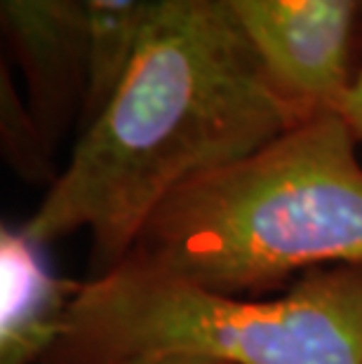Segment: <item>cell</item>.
Instances as JSON below:
<instances>
[{
	"mask_svg": "<svg viewBox=\"0 0 362 364\" xmlns=\"http://www.w3.org/2000/svg\"><path fill=\"white\" fill-rule=\"evenodd\" d=\"M299 122L223 0H160L66 169L21 228L43 247L85 228L102 275L176 188Z\"/></svg>",
	"mask_w": 362,
	"mask_h": 364,
	"instance_id": "6da1fadb",
	"label": "cell"
},
{
	"mask_svg": "<svg viewBox=\"0 0 362 364\" xmlns=\"http://www.w3.org/2000/svg\"><path fill=\"white\" fill-rule=\"evenodd\" d=\"M122 261L264 299L297 273L362 266V165L339 113L176 188Z\"/></svg>",
	"mask_w": 362,
	"mask_h": 364,
	"instance_id": "7a4b0ae2",
	"label": "cell"
},
{
	"mask_svg": "<svg viewBox=\"0 0 362 364\" xmlns=\"http://www.w3.org/2000/svg\"><path fill=\"white\" fill-rule=\"evenodd\" d=\"M193 355L221 364H362V266L302 275L280 296H233L134 261L75 291L43 364Z\"/></svg>",
	"mask_w": 362,
	"mask_h": 364,
	"instance_id": "3957f363",
	"label": "cell"
},
{
	"mask_svg": "<svg viewBox=\"0 0 362 364\" xmlns=\"http://www.w3.org/2000/svg\"><path fill=\"white\" fill-rule=\"evenodd\" d=\"M273 80L308 120L336 113L351 85L362 0H223Z\"/></svg>",
	"mask_w": 362,
	"mask_h": 364,
	"instance_id": "277c9868",
	"label": "cell"
},
{
	"mask_svg": "<svg viewBox=\"0 0 362 364\" xmlns=\"http://www.w3.org/2000/svg\"><path fill=\"white\" fill-rule=\"evenodd\" d=\"M0 26L24 75L28 106L48 144L82 115L90 85L92 19L85 0H0Z\"/></svg>",
	"mask_w": 362,
	"mask_h": 364,
	"instance_id": "5b68a950",
	"label": "cell"
},
{
	"mask_svg": "<svg viewBox=\"0 0 362 364\" xmlns=\"http://www.w3.org/2000/svg\"><path fill=\"white\" fill-rule=\"evenodd\" d=\"M80 284L61 280L24 228L0 233V364H43Z\"/></svg>",
	"mask_w": 362,
	"mask_h": 364,
	"instance_id": "8992f818",
	"label": "cell"
},
{
	"mask_svg": "<svg viewBox=\"0 0 362 364\" xmlns=\"http://www.w3.org/2000/svg\"><path fill=\"white\" fill-rule=\"evenodd\" d=\"M160 0H85L92 19V59L82 122L97 111L118 80L144 21Z\"/></svg>",
	"mask_w": 362,
	"mask_h": 364,
	"instance_id": "52a82bcc",
	"label": "cell"
},
{
	"mask_svg": "<svg viewBox=\"0 0 362 364\" xmlns=\"http://www.w3.org/2000/svg\"><path fill=\"white\" fill-rule=\"evenodd\" d=\"M0 134L3 153L21 179L33 183L55 181L52 172V146L45 139L33 111L19 95L12 75L7 73V61L0 68Z\"/></svg>",
	"mask_w": 362,
	"mask_h": 364,
	"instance_id": "ba28073f",
	"label": "cell"
},
{
	"mask_svg": "<svg viewBox=\"0 0 362 364\" xmlns=\"http://www.w3.org/2000/svg\"><path fill=\"white\" fill-rule=\"evenodd\" d=\"M336 113L341 115V120L351 129V134L356 136V141L362 144V61L358 73L353 75L351 85L346 87L341 102H339Z\"/></svg>",
	"mask_w": 362,
	"mask_h": 364,
	"instance_id": "9c48e42d",
	"label": "cell"
},
{
	"mask_svg": "<svg viewBox=\"0 0 362 364\" xmlns=\"http://www.w3.org/2000/svg\"><path fill=\"white\" fill-rule=\"evenodd\" d=\"M125 364H221V362L193 358V355H151V358H137Z\"/></svg>",
	"mask_w": 362,
	"mask_h": 364,
	"instance_id": "30bf717a",
	"label": "cell"
}]
</instances>
